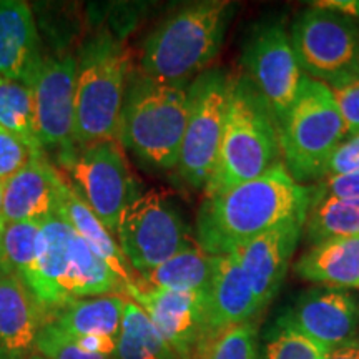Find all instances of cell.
<instances>
[{
	"instance_id": "cell-1",
	"label": "cell",
	"mask_w": 359,
	"mask_h": 359,
	"mask_svg": "<svg viewBox=\"0 0 359 359\" xmlns=\"http://www.w3.org/2000/svg\"><path fill=\"white\" fill-rule=\"evenodd\" d=\"M313 198V185L294 182L281 163L251 182L205 196L196 215V243L213 257L228 255L278 226L304 222Z\"/></svg>"
},
{
	"instance_id": "cell-2",
	"label": "cell",
	"mask_w": 359,
	"mask_h": 359,
	"mask_svg": "<svg viewBox=\"0 0 359 359\" xmlns=\"http://www.w3.org/2000/svg\"><path fill=\"white\" fill-rule=\"evenodd\" d=\"M233 4L201 0L180 7L143 40L138 72L168 85H190L222 50Z\"/></svg>"
},
{
	"instance_id": "cell-3",
	"label": "cell",
	"mask_w": 359,
	"mask_h": 359,
	"mask_svg": "<svg viewBox=\"0 0 359 359\" xmlns=\"http://www.w3.org/2000/svg\"><path fill=\"white\" fill-rule=\"evenodd\" d=\"M283 163L280 130L271 110L243 74L231 79L218 158L205 196L228 191Z\"/></svg>"
},
{
	"instance_id": "cell-4",
	"label": "cell",
	"mask_w": 359,
	"mask_h": 359,
	"mask_svg": "<svg viewBox=\"0 0 359 359\" xmlns=\"http://www.w3.org/2000/svg\"><path fill=\"white\" fill-rule=\"evenodd\" d=\"M130 52L109 30L93 34L80 47L75 80L77 147L118 140L120 115L132 75Z\"/></svg>"
},
{
	"instance_id": "cell-5",
	"label": "cell",
	"mask_w": 359,
	"mask_h": 359,
	"mask_svg": "<svg viewBox=\"0 0 359 359\" xmlns=\"http://www.w3.org/2000/svg\"><path fill=\"white\" fill-rule=\"evenodd\" d=\"M183 85H168L132 72L118 140L143 163L161 172L177 168L190 114V92Z\"/></svg>"
},
{
	"instance_id": "cell-6",
	"label": "cell",
	"mask_w": 359,
	"mask_h": 359,
	"mask_svg": "<svg viewBox=\"0 0 359 359\" xmlns=\"http://www.w3.org/2000/svg\"><path fill=\"white\" fill-rule=\"evenodd\" d=\"M346 135L331 88L304 75L293 105L280 125L286 172L302 185L318 183L325 178L327 161Z\"/></svg>"
},
{
	"instance_id": "cell-7",
	"label": "cell",
	"mask_w": 359,
	"mask_h": 359,
	"mask_svg": "<svg viewBox=\"0 0 359 359\" xmlns=\"http://www.w3.org/2000/svg\"><path fill=\"white\" fill-rule=\"evenodd\" d=\"M120 250L138 276L175 255L198 246L195 231L172 198L160 191L137 195L118 218L115 233Z\"/></svg>"
},
{
	"instance_id": "cell-8",
	"label": "cell",
	"mask_w": 359,
	"mask_h": 359,
	"mask_svg": "<svg viewBox=\"0 0 359 359\" xmlns=\"http://www.w3.org/2000/svg\"><path fill=\"white\" fill-rule=\"evenodd\" d=\"M290 37L306 77L331 88L359 75L356 19L311 4L296 15Z\"/></svg>"
},
{
	"instance_id": "cell-9",
	"label": "cell",
	"mask_w": 359,
	"mask_h": 359,
	"mask_svg": "<svg viewBox=\"0 0 359 359\" xmlns=\"http://www.w3.org/2000/svg\"><path fill=\"white\" fill-rule=\"evenodd\" d=\"M233 75L210 67L188 87L190 114L183 135L177 172L193 190H205L222 143Z\"/></svg>"
},
{
	"instance_id": "cell-10",
	"label": "cell",
	"mask_w": 359,
	"mask_h": 359,
	"mask_svg": "<svg viewBox=\"0 0 359 359\" xmlns=\"http://www.w3.org/2000/svg\"><path fill=\"white\" fill-rule=\"evenodd\" d=\"M241 64L243 75L266 102L280 130L304 77L283 22L263 19L251 27L243 43Z\"/></svg>"
},
{
	"instance_id": "cell-11",
	"label": "cell",
	"mask_w": 359,
	"mask_h": 359,
	"mask_svg": "<svg viewBox=\"0 0 359 359\" xmlns=\"http://www.w3.org/2000/svg\"><path fill=\"white\" fill-rule=\"evenodd\" d=\"M75 80L77 57L72 52L43 57L32 88L39 142L45 155L64 167L79 151L75 140Z\"/></svg>"
},
{
	"instance_id": "cell-12",
	"label": "cell",
	"mask_w": 359,
	"mask_h": 359,
	"mask_svg": "<svg viewBox=\"0 0 359 359\" xmlns=\"http://www.w3.org/2000/svg\"><path fill=\"white\" fill-rule=\"evenodd\" d=\"M60 168L69 173L70 185L80 198L115 236L120 215L137 196L120 140L79 148L74 158Z\"/></svg>"
},
{
	"instance_id": "cell-13",
	"label": "cell",
	"mask_w": 359,
	"mask_h": 359,
	"mask_svg": "<svg viewBox=\"0 0 359 359\" xmlns=\"http://www.w3.org/2000/svg\"><path fill=\"white\" fill-rule=\"evenodd\" d=\"M125 294L148 314L178 359L195 358L208 338V291L154 290L135 278Z\"/></svg>"
},
{
	"instance_id": "cell-14",
	"label": "cell",
	"mask_w": 359,
	"mask_h": 359,
	"mask_svg": "<svg viewBox=\"0 0 359 359\" xmlns=\"http://www.w3.org/2000/svg\"><path fill=\"white\" fill-rule=\"evenodd\" d=\"M283 314L326 353L358 338L359 302L348 290L314 286L303 291Z\"/></svg>"
},
{
	"instance_id": "cell-15",
	"label": "cell",
	"mask_w": 359,
	"mask_h": 359,
	"mask_svg": "<svg viewBox=\"0 0 359 359\" xmlns=\"http://www.w3.org/2000/svg\"><path fill=\"white\" fill-rule=\"evenodd\" d=\"M75 231L58 215L42 223L32 276L25 288L30 291L47 318L74 302L70 294L72 241Z\"/></svg>"
},
{
	"instance_id": "cell-16",
	"label": "cell",
	"mask_w": 359,
	"mask_h": 359,
	"mask_svg": "<svg viewBox=\"0 0 359 359\" xmlns=\"http://www.w3.org/2000/svg\"><path fill=\"white\" fill-rule=\"evenodd\" d=\"M303 228L304 222H291L231 251L248 276L262 314L285 283L291 258L303 236Z\"/></svg>"
},
{
	"instance_id": "cell-17",
	"label": "cell",
	"mask_w": 359,
	"mask_h": 359,
	"mask_svg": "<svg viewBox=\"0 0 359 359\" xmlns=\"http://www.w3.org/2000/svg\"><path fill=\"white\" fill-rule=\"evenodd\" d=\"M64 173L45 154L35 155L25 168L4 183V223L45 222L57 215Z\"/></svg>"
},
{
	"instance_id": "cell-18",
	"label": "cell",
	"mask_w": 359,
	"mask_h": 359,
	"mask_svg": "<svg viewBox=\"0 0 359 359\" xmlns=\"http://www.w3.org/2000/svg\"><path fill=\"white\" fill-rule=\"evenodd\" d=\"M43 57L37 22L29 4L0 2V77L32 87Z\"/></svg>"
},
{
	"instance_id": "cell-19",
	"label": "cell",
	"mask_w": 359,
	"mask_h": 359,
	"mask_svg": "<svg viewBox=\"0 0 359 359\" xmlns=\"http://www.w3.org/2000/svg\"><path fill=\"white\" fill-rule=\"evenodd\" d=\"M48 321L24 283L0 273V359H30Z\"/></svg>"
},
{
	"instance_id": "cell-20",
	"label": "cell",
	"mask_w": 359,
	"mask_h": 359,
	"mask_svg": "<svg viewBox=\"0 0 359 359\" xmlns=\"http://www.w3.org/2000/svg\"><path fill=\"white\" fill-rule=\"evenodd\" d=\"M257 296L235 255H219L208 290V338L231 326L257 321Z\"/></svg>"
},
{
	"instance_id": "cell-21",
	"label": "cell",
	"mask_w": 359,
	"mask_h": 359,
	"mask_svg": "<svg viewBox=\"0 0 359 359\" xmlns=\"http://www.w3.org/2000/svg\"><path fill=\"white\" fill-rule=\"evenodd\" d=\"M294 273L327 288L359 290V238H331L311 245L296 259Z\"/></svg>"
},
{
	"instance_id": "cell-22",
	"label": "cell",
	"mask_w": 359,
	"mask_h": 359,
	"mask_svg": "<svg viewBox=\"0 0 359 359\" xmlns=\"http://www.w3.org/2000/svg\"><path fill=\"white\" fill-rule=\"evenodd\" d=\"M57 215L70 224L75 235L82 238L85 243L127 283V286L135 281L137 273L133 271V268L130 266L127 258L120 250L116 238L88 208V205L80 198L79 193L74 190V187L65 177L62 178L60 190H58Z\"/></svg>"
},
{
	"instance_id": "cell-23",
	"label": "cell",
	"mask_w": 359,
	"mask_h": 359,
	"mask_svg": "<svg viewBox=\"0 0 359 359\" xmlns=\"http://www.w3.org/2000/svg\"><path fill=\"white\" fill-rule=\"evenodd\" d=\"M125 303L127 298H123L122 294L75 299L53 313L48 321L74 338L103 336V338L118 339Z\"/></svg>"
},
{
	"instance_id": "cell-24",
	"label": "cell",
	"mask_w": 359,
	"mask_h": 359,
	"mask_svg": "<svg viewBox=\"0 0 359 359\" xmlns=\"http://www.w3.org/2000/svg\"><path fill=\"white\" fill-rule=\"evenodd\" d=\"M217 258L195 246L175 255L145 275H137V281L154 290L208 291L217 268Z\"/></svg>"
},
{
	"instance_id": "cell-25",
	"label": "cell",
	"mask_w": 359,
	"mask_h": 359,
	"mask_svg": "<svg viewBox=\"0 0 359 359\" xmlns=\"http://www.w3.org/2000/svg\"><path fill=\"white\" fill-rule=\"evenodd\" d=\"M127 283L107 264L79 235L72 241V299L125 294Z\"/></svg>"
},
{
	"instance_id": "cell-26",
	"label": "cell",
	"mask_w": 359,
	"mask_h": 359,
	"mask_svg": "<svg viewBox=\"0 0 359 359\" xmlns=\"http://www.w3.org/2000/svg\"><path fill=\"white\" fill-rule=\"evenodd\" d=\"M303 236L309 246L331 238H359V198L314 196Z\"/></svg>"
},
{
	"instance_id": "cell-27",
	"label": "cell",
	"mask_w": 359,
	"mask_h": 359,
	"mask_svg": "<svg viewBox=\"0 0 359 359\" xmlns=\"http://www.w3.org/2000/svg\"><path fill=\"white\" fill-rule=\"evenodd\" d=\"M114 359H178L148 314L132 299L123 309Z\"/></svg>"
},
{
	"instance_id": "cell-28",
	"label": "cell",
	"mask_w": 359,
	"mask_h": 359,
	"mask_svg": "<svg viewBox=\"0 0 359 359\" xmlns=\"http://www.w3.org/2000/svg\"><path fill=\"white\" fill-rule=\"evenodd\" d=\"M42 223H0V273L17 276L24 286L32 276L37 259V243Z\"/></svg>"
},
{
	"instance_id": "cell-29",
	"label": "cell",
	"mask_w": 359,
	"mask_h": 359,
	"mask_svg": "<svg viewBox=\"0 0 359 359\" xmlns=\"http://www.w3.org/2000/svg\"><path fill=\"white\" fill-rule=\"evenodd\" d=\"M0 127L17 135L37 154H45L35 125L32 88L6 77H0Z\"/></svg>"
},
{
	"instance_id": "cell-30",
	"label": "cell",
	"mask_w": 359,
	"mask_h": 359,
	"mask_svg": "<svg viewBox=\"0 0 359 359\" xmlns=\"http://www.w3.org/2000/svg\"><path fill=\"white\" fill-rule=\"evenodd\" d=\"M325 354L326 351L299 333L283 313L259 339L262 359H325Z\"/></svg>"
},
{
	"instance_id": "cell-31",
	"label": "cell",
	"mask_w": 359,
	"mask_h": 359,
	"mask_svg": "<svg viewBox=\"0 0 359 359\" xmlns=\"http://www.w3.org/2000/svg\"><path fill=\"white\" fill-rule=\"evenodd\" d=\"M193 359H262L257 321L231 326L210 336Z\"/></svg>"
},
{
	"instance_id": "cell-32",
	"label": "cell",
	"mask_w": 359,
	"mask_h": 359,
	"mask_svg": "<svg viewBox=\"0 0 359 359\" xmlns=\"http://www.w3.org/2000/svg\"><path fill=\"white\" fill-rule=\"evenodd\" d=\"M45 359H111L98 354H90L79 346L77 341L57 327L52 321H47L39 331L35 341V351Z\"/></svg>"
},
{
	"instance_id": "cell-33",
	"label": "cell",
	"mask_w": 359,
	"mask_h": 359,
	"mask_svg": "<svg viewBox=\"0 0 359 359\" xmlns=\"http://www.w3.org/2000/svg\"><path fill=\"white\" fill-rule=\"evenodd\" d=\"M35 155L40 154L34 151L17 135L0 127V183H6L15 177Z\"/></svg>"
},
{
	"instance_id": "cell-34",
	"label": "cell",
	"mask_w": 359,
	"mask_h": 359,
	"mask_svg": "<svg viewBox=\"0 0 359 359\" xmlns=\"http://www.w3.org/2000/svg\"><path fill=\"white\" fill-rule=\"evenodd\" d=\"M348 135L359 132V75L356 79L331 87Z\"/></svg>"
},
{
	"instance_id": "cell-35",
	"label": "cell",
	"mask_w": 359,
	"mask_h": 359,
	"mask_svg": "<svg viewBox=\"0 0 359 359\" xmlns=\"http://www.w3.org/2000/svg\"><path fill=\"white\" fill-rule=\"evenodd\" d=\"M359 172V132L346 135L343 142L336 147L326 165L325 177H336Z\"/></svg>"
},
{
	"instance_id": "cell-36",
	"label": "cell",
	"mask_w": 359,
	"mask_h": 359,
	"mask_svg": "<svg viewBox=\"0 0 359 359\" xmlns=\"http://www.w3.org/2000/svg\"><path fill=\"white\" fill-rule=\"evenodd\" d=\"M314 196H336V198H359V172L325 177L314 183Z\"/></svg>"
},
{
	"instance_id": "cell-37",
	"label": "cell",
	"mask_w": 359,
	"mask_h": 359,
	"mask_svg": "<svg viewBox=\"0 0 359 359\" xmlns=\"http://www.w3.org/2000/svg\"><path fill=\"white\" fill-rule=\"evenodd\" d=\"M314 6L330 8L359 20V0H323V2H314Z\"/></svg>"
},
{
	"instance_id": "cell-38",
	"label": "cell",
	"mask_w": 359,
	"mask_h": 359,
	"mask_svg": "<svg viewBox=\"0 0 359 359\" xmlns=\"http://www.w3.org/2000/svg\"><path fill=\"white\" fill-rule=\"evenodd\" d=\"M325 359H359V338L331 349L325 354Z\"/></svg>"
},
{
	"instance_id": "cell-39",
	"label": "cell",
	"mask_w": 359,
	"mask_h": 359,
	"mask_svg": "<svg viewBox=\"0 0 359 359\" xmlns=\"http://www.w3.org/2000/svg\"><path fill=\"white\" fill-rule=\"evenodd\" d=\"M2 200H4V183H0V218H2Z\"/></svg>"
},
{
	"instance_id": "cell-40",
	"label": "cell",
	"mask_w": 359,
	"mask_h": 359,
	"mask_svg": "<svg viewBox=\"0 0 359 359\" xmlns=\"http://www.w3.org/2000/svg\"><path fill=\"white\" fill-rule=\"evenodd\" d=\"M30 359H45V358L40 356V354H37V353H34L32 356H30Z\"/></svg>"
},
{
	"instance_id": "cell-41",
	"label": "cell",
	"mask_w": 359,
	"mask_h": 359,
	"mask_svg": "<svg viewBox=\"0 0 359 359\" xmlns=\"http://www.w3.org/2000/svg\"><path fill=\"white\" fill-rule=\"evenodd\" d=\"M0 223H2V222H0Z\"/></svg>"
}]
</instances>
